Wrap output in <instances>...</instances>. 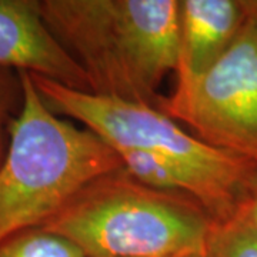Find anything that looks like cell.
<instances>
[{
  "label": "cell",
  "instance_id": "6da1fadb",
  "mask_svg": "<svg viewBox=\"0 0 257 257\" xmlns=\"http://www.w3.org/2000/svg\"><path fill=\"white\" fill-rule=\"evenodd\" d=\"M43 20L80 64L93 94L156 107L179 57L176 0H45Z\"/></svg>",
  "mask_w": 257,
  "mask_h": 257
},
{
  "label": "cell",
  "instance_id": "7a4b0ae2",
  "mask_svg": "<svg viewBox=\"0 0 257 257\" xmlns=\"http://www.w3.org/2000/svg\"><path fill=\"white\" fill-rule=\"evenodd\" d=\"M19 80L22 104L0 163V243L43 227L86 187L123 170L103 139L47 107L30 74Z\"/></svg>",
  "mask_w": 257,
  "mask_h": 257
},
{
  "label": "cell",
  "instance_id": "3957f363",
  "mask_svg": "<svg viewBox=\"0 0 257 257\" xmlns=\"http://www.w3.org/2000/svg\"><path fill=\"white\" fill-rule=\"evenodd\" d=\"M214 219L197 202L121 170L86 187L43 226L86 257H182L207 253Z\"/></svg>",
  "mask_w": 257,
  "mask_h": 257
},
{
  "label": "cell",
  "instance_id": "277c9868",
  "mask_svg": "<svg viewBox=\"0 0 257 257\" xmlns=\"http://www.w3.org/2000/svg\"><path fill=\"white\" fill-rule=\"evenodd\" d=\"M30 77L50 110L79 120L111 149H136L173 157L241 194L257 169L247 160L189 135L155 106L74 90L37 74Z\"/></svg>",
  "mask_w": 257,
  "mask_h": 257
},
{
  "label": "cell",
  "instance_id": "5b68a950",
  "mask_svg": "<svg viewBox=\"0 0 257 257\" xmlns=\"http://www.w3.org/2000/svg\"><path fill=\"white\" fill-rule=\"evenodd\" d=\"M157 109L183 121L210 146L257 167V20L244 26L220 60Z\"/></svg>",
  "mask_w": 257,
  "mask_h": 257
},
{
  "label": "cell",
  "instance_id": "8992f818",
  "mask_svg": "<svg viewBox=\"0 0 257 257\" xmlns=\"http://www.w3.org/2000/svg\"><path fill=\"white\" fill-rule=\"evenodd\" d=\"M10 67L92 93L87 74L47 28L36 0H0V69Z\"/></svg>",
  "mask_w": 257,
  "mask_h": 257
},
{
  "label": "cell",
  "instance_id": "52a82bcc",
  "mask_svg": "<svg viewBox=\"0 0 257 257\" xmlns=\"http://www.w3.org/2000/svg\"><path fill=\"white\" fill-rule=\"evenodd\" d=\"M247 20L241 0L179 2L176 90L209 72L230 49Z\"/></svg>",
  "mask_w": 257,
  "mask_h": 257
},
{
  "label": "cell",
  "instance_id": "ba28073f",
  "mask_svg": "<svg viewBox=\"0 0 257 257\" xmlns=\"http://www.w3.org/2000/svg\"><path fill=\"white\" fill-rule=\"evenodd\" d=\"M0 257H86L80 247L43 227L29 229L0 243Z\"/></svg>",
  "mask_w": 257,
  "mask_h": 257
},
{
  "label": "cell",
  "instance_id": "9c48e42d",
  "mask_svg": "<svg viewBox=\"0 0 257 257\" xmlns=\"http://www.w3.org/2000/svg\"><path fill=\"white\" fill-rule=\"evenodd\" d=\"M207 253L210 257H257V233L241 207L229 219L214 221Z\"/></svg>",
  "mask_w": 257,
  "mask_h": 257
},
{
  "label": "cell",
  "instance_id": "30bf717a",
  "mask_svg": "<svg viewBox=\"0 0 257 257\" xmlns=\"http://www.w3.org/2000/svg\"><path fill=\"white\" fill-rule=\"evenodd\" d=\"M240 207L246 213L250 224L257 233V169L251 173Z\"/></svg>",
  "mask_w": 257,
  "mask_h": 257
},
{
  "label": "cell",
  "instance_id": "8fae6325",
  "mask_svg": "<svg viewBox=\"0 0 257 257\" xmlns=\"http://www.w3.org/2000/svg\"><path fill=\"white\" fill-rule=\"evenodd\" d=\"M8 101H9L8 86H6L5 79L0 76V156H2V132H3V121H5V116H6Z\"/></svg>",
  "mask_w": 257,
  "mask_h": 257
},
{
  "label": "cell",
  "instance_id": "7c38bea8",
  "mask_svg": "<svg viewBox=\"0 0 257 257\" xmlns=\"http://www.w3.org/2000/svg\"><path fill=\"white\" fill-rule=\"evenodd\" d=\"M241 5L246 12L247 19L257 20V0H241Z\"/></svg>",
  "mask_w": 257,
  "mask_h": 257
},
{
  "label": "cell",
  "instance_id": "4fadbf2b",
  "mask_svg": "<svg viewBox=\"0 0 257 257\" xmlns=\"http://www.w3.org/2000/svg\"><path fill=\"white\" fill-rule=\"evenodd\" d=\"M182 257H210L209 253H202V254H189V256H182Z\"/></svg>",
  "mask_w": 257,
  "mask_h": 257
}]
</instances>
